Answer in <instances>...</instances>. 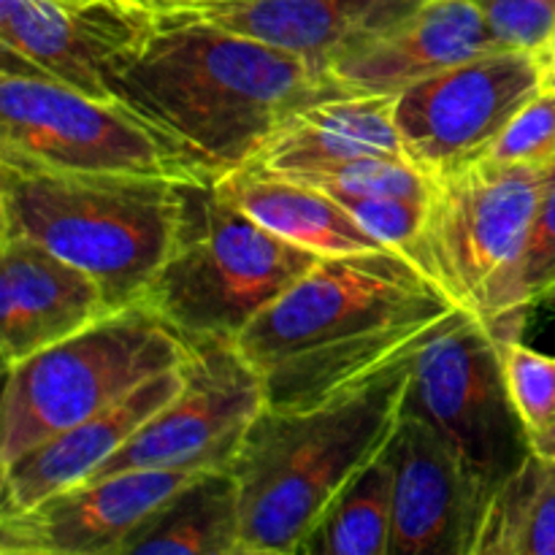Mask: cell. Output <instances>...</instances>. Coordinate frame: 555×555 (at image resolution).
<instances>
[{"instance_id":"ffe728a7","label":"cell","mask_w":555,"mask_h":555,"mask_svg":"<svg viewBox=\"0 0 555 555\" xmlns=\"http://www.w3.org/2000/svg\"><path fill=\"white\" fill-rule=\"evenodd\" d=\"M217 188L260 225L320 258L385 247L339 201L255 163L222 173Z\"/></svg>"},{"instance_id":"ba28073f","label":"cell","mask_w":555,"mask_h":555,"mask_svg":"<svg viewBox=\"0 0 555 555\" xmlns=\"http://www.w3.org/2000/svg\"><path fill=\"white\" fill-rule=\"evenodd\" d=\"M524 314L502 320L455 314L412 358L401 410L437 428L491 491L531 453L502 356L504 339H520Z\"/></svg>"},{"instance_id":"4fadbf2b","label":"cell","mask_w":555,"mask_h":555,"mask_svg":"<svg viewBox=\"0 0 555 555\" xmlns=\"http://www.w3.org/2000/svg\"><path fill=\"white\" fill-rule=\"evenodd\" d=\"M201 472L133 469L0 515L3 555H122L130 537Z\"/></svg>"},{"instance_id":"7402d4cb","label":"cell","mask_w":555,"mask_h":555,"mask_svg":"<svg viewBox=\"0 0 555 555\" xmlns=\"http://www.w3.org/2000/svg\"><path fill=\"white\" fill-rule=\"evenodd\" d=\"M472 555H555V461L529 459L491 491Z\"/></svg>"},{"instance_id":"7c38bea8","label":"cell","mask_w":555,"mask_h":555,"mask_svg":"<svg viewBox=\"0 0 555 555\" xmlns=\"http://www.w3.org/2000/svg\"><path fill=\"white\" fill-rule=\"evenodd\" d=\"M150 20L144 0H0L3 70L112 98L106 63Z\"/></svg>"},{"instance_id":"ac0fdd59","label":"cell","mask_w":555,"mask_h":555,"mask_svg":"<svg viewBox=\"0 0 555 555\" xmlns=\"http://www.w3.org/2000/svg\"><path fill=\"white\" fill-rule=\"evenodd\" d=\"M184 363L146 379L119 404L54 434L11 464L0 466V515L22 513L52 493L90 480L139 428L177 399L184 385Z\"/></svg>"},{"instance_id":"83f0119b","label":"cell","mask_w":555,"mask_h":555,"mask_svg":"<svg viewBox=\"0 0 555 555\" xmlns=\"http://www.w3.org/2000/svg\"><path fill=\"white\" fill-rule=\"evenodd\" d=\"M502 49L542 52L555 41V0H475Z\"/></svg>"},{"instance_id":"cb8c5ba5","label":"cell","mask_w":555,"mask_h":555,"mask_svg":"<svg viewBox=\"0 0 555 555\" xmlns=\"http://www.w3.org/2000/svg\"><path fill=\"white\" fill-rule=\"evenodd\" d=\"M276 173L309 184L339 204L361 198H431L434 188V179L410 157H363L328 168Z\"/></svg>"},{"instance_id":"30bf717a","label":"cell","mask_w":555,"mask_h":555,"mask_svg":"<svg viewBox=\"0 0 555 555\" xmlns=\"http://www.w3.org/2000/svg\"><path fill=\"white\" fill-rule=\"evenodd\" d=\"M266 385L233 339H190L184 385L90 480L133 469H231L266 412Z\"/></svg>"},{"instance_id":"9c48e42d","label":"cell","mask_w":555,"mask_h":555,"mask_svg":"<svg viewBox=\"0 0 555 555\" xmlns=\"http://www.w3.org/2000/svg\"><path fill=\"white\" fill-rule=\"evenodd\" d=\"M551 168L493 157L434 179L426 231L412 255L466 312L496 320Z\"/></svg>"},{"instance_id":"d6986e66","label":"cell","mask_w":555,"mask_h":555,"mask_svg":"<svg viewBox=\"0 0 555 555\" xmlns=\"http://www.w3.org/2000/svg\"><path fill=\"white\" fill-rule=\"evenodd\" d=\"M390 95H341L298 108L266 139L255 166L307 171L363 157H406Z\"/></svg>"},{"instance_id":"5b68a950","label":"cell","mask_w":555,"mask_h":555,"mask_svg":"<svg viewBox=\"0 0 555 555\" xmlns=\"http://www.w3.org/2000/svg\"><path fill=\"white\" fill-rule=\"evenodd\" d=\"M318 260L253 220L217 179L184 182L177 238L144 304L188 341H236Z\"/></svg>"},{"instance_id":"d4e9b609","label":"cell","mask_w":555,"mask_h":555,"mask_svg":"<svg viewBox=\"0 0 555 555\" xmlns=\"http://www.w3.org/2000/svg\"><path fill=\"white\" fill-rule=\"evenodd\" d=\"M547 296H555V166L547 171L540 206L509 276L502 314L496 320L529 312V307Z\"/></svg>"},{"instance_id":"6da1fadb","label":"cell","mask_w":555,"mask_h":555,"mask_svg":"<svg viewBox=\"0 0 555 555\" xmlns=\"http://www.w3.org/2000/svg\"><path fill=\"white\" fill-rule=\"evenodd\" d=\"M461 309L393 247L320 258L266 307L236 345L269 410L328 404L410 361Z\"/></svg>"},{"instance_id":"5bb4252c","label":"cell","mask_w":555,"mask_h":555,"mask_svg":"<svg viewBox=\"0 0 555 555\" xmlns=\"http://www.w3.org/2000/svg\"><path fill=\"white\" fill-rule=\"evenodd\" d=\"M390 555H472L491 488L423 417L401 412Z\"/></svg>"},{"instance_id":"f1b7e54d","label":"cell","mask_w":555,"mask_h":555,"mask_svg":"<svg viewBox=\"0 0 555 555\" xmlns=\"http://www.w3.org/2000/svg\"><path fill=\"white\" fill-rule=\"evenodd\" d=\"M379 244L412 258L426 231L428 198H361L341 204Z\"/></svg>"},{"instance_id":"44dd1931","label":"cell","mask_w":555,"mask_h":555,"mask_svg":"<svg viewBox=\"0 0 555 555\" xmlns=\"http://www.w3.org/2000/svg\"><path fill=\"white\" fill-rule=\"evenodd\" d=\"M242 555V513L231 469L201 472L128 540L122 555Z\"/></svg>"},{"instance_id":"4316f807","label":"cell","mask_w":555,"mask_h":555,"mask_svg":"<svg viewBox=\"0 0 555 555\" xmlns=\"http://www.w3.org/2000/svg\"><path fill=\"white\" fill-rule=\"evenodd\" d=\"M488 157L520 166H555V92L542 90L531 103L520 108L509 128L499 135Z\"/></svg>"},{"instance_id":"8992f818","label":"cell","mask_w":555,"mask_h":555,"mask_svg":"<svg viewBox=\"0 0 555 555\" xmlns=\"http://www.w3.org/2000/svg\"><path fill=\"white\" fill-rule=\"evenodd\" d=\"M190 358V341L150 304H133L90 328L5 366L0 466L54 434L128 399Z\"/></svg>"},{"instance_id":"9a60e30c","label":"cell","mask_w":555,"mask_h":555,"mask_svg":"<svg viewBox=\"0 0 555 555\" xmlns=\"http://www.w3.org/2000/svg\"><path fill=\"white\" fill-rule=\"evenodd\" d=\"M157 16L201 22L314 60H331L396 25L423 0H144Z\"/></svg>"},{"instance_id":"4dcf8cb0","label":"cell","mask_w":555,"mask_h":555,"mask_svg":"<svg viewBox=\"0 0 555 555\" xmlns=\"http://www.w3.org/2000/svg\"><path fill=\"white\" fill-rule=\"evenodd\" d=\"M531 450L555 461V421L545 428V431L537 434V437H531Z\"/></svg>"},{"instance_id":"e0dca14e","label":"cell","mask_w":555,"mask_h":555,"mask_svg":"<svg viewBox=\"0 0 555 555\" xmlns=\"http://www.w3.org/2000/svg\"><path fill=\"white\" fill-rule=\"evenodd\" d=\"M112 312L103 287L79 266L30 238H3L0 356L5 366L65 341Z\"/></svg>"},{"instance_id":"603a6c76","label":"cell","mask_w":555,"mask_h":555,"mask_svg":"<svg viewBox=\"0 0 555 555\" xmlns=\"http://www.w3.org/2000/svg\"><path fill=\"white\" fill-rule=\"evenodd\" d=\"M393 493L396 464L388 442L325 509L298 555H390Z\"/></svg>"},{"instance_id":"52a82bcc","label":"cell","mask_w":555,"mask_h":555,"mask_svg":"<svg viewBox=\"0 0 555 555\" xmlns=\"http://www.w3.org/2000/svg\"><path fill=\"white\" fill-rule=\"evenodd\" d=\"M0 166L211 182L177 139L112 98L0 74Z\"/></svg>"},{"instance_id":"484cf974","label":"cell","mask_w":555,"mask_h":555,"mask_svg":"<svg viewBox=\"0 0 555 555\" xmlns=\"http://www.w3.org/2000/svg\"><path fill=\"white\" fill-rule=\"evenodd\" d=\"M502 356L515 410L529 437H537L555 421V358L520 345V339H504Z\"/></svg>"},{"instance_id":"8fae6325","label":"cell","mask_w":555,"mask_h":555,"mask_svg":"<svg viewBox=\"0 0 555 555\" xmlns=\"http://www.w3.org/2000/svg\"><path fill=\"white\" fill-rule=\"evenodd\" d=\"M540 92V60L524 49L486 52L417 81L393 101L404 155L431 179L472 166Z\"/></svg>"},{"instance_id":"3957f363","label":"cell","mask_w":555,"mask_h":555,"mask_svg":"<svg viewBox=\"0 0 555 555\" xmlns=\"http://www.w3.org/2000/svg\"><path fill=\"white\" fill-rule=\"evenodd\" d=\"M412 358L328 404L296 412L266 406L231 464L242 555H298L334 499L388 448Z\"/></svg>"},{"instance_id":"f546056e","label":"cell","mask_w":555,"mask_h":555,"mask_svg":"<svg viewBox=\"0 0 555 555\" xmlns=\"http://www.w3.org/2000/svg\"><path fill=\"white\" fill-rule=\"evenodd\" d=\"M537 60H540V68H542V90L555 92V47H547L542 49V52H537Z\"/></svg>"},{"instance_id":"277c9868","label":"cell","mask_w":555,"mask_h":555,"mask_svg":"<svg viewBox=\"0 0 555 555\" xmlns=\"http://www.w3.org/2000/svg\"><path fill=\"white\" fill-rule=\"evenodd\" d=\"M0 173L3 238H30L79 266L114 312L144 304L177 238L184 182L11 166Z\"/></svg>"},{"instance_id":"2e32d148","label":"cell","mask_w":555,"mask_h":555,"mask_svg":"<svg viewBox=\"0 0 555 555\" xmlns=\"http://www.w3.org/2000/svg\"><path fill=\"white\" fill-rule=\"evenodd\" d=\"M502 49L475 0H423L412 14L361 47L339 54L325 74L341 95H390L453 65Z\"/></svg>"},{"instance_id":"7a4b0ae2","label":"cell","mask_w":555,"mask_h":555,"mask_svg":"<svg viewBox=\"0 0 555 555\" xmlns=\"http://www.w3.org/2000/svg\"><path fill=\"white\" fill-rule=\"evenodd\" d=\"M103 76L114 101L166 130L211 179L255 160L298 108L341 98L314 60L155 11Z\"/></svg>"}]
</instances>
